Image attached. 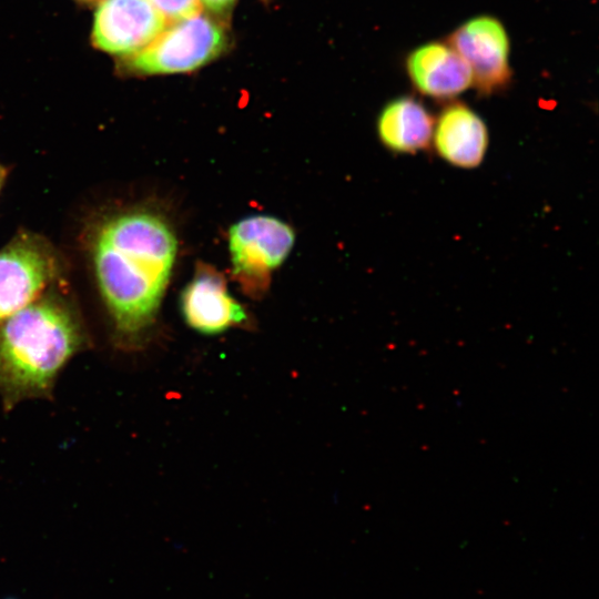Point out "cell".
Masks as SVG:
<instances>
[{
	"label": "cell",
	"mask_w": 599,
	"mask_h": 599,
	"mask_svg": "<svg viewBox=\"0 0 599 599\" xmlns=\"http://www.w3.org/2000/svg\"><path fill=\"white\" fill-rule=\"evenodd\" d=\"M236 0H201V3L204 4L211 12L215 14H226Z\"/></svg>",
	"instance_id": "13"
},
{
	"label": "cell",
	"mask_w": 599,
	"mask_h": 599,
	"mask_svg": "<svg viewBox=\"0 0 599 599\" xmlns=\"http://www.w3.org/2000/svg\"><path fill=\"white\" fill-rule=\"evenodd\" d=\"M7 174H8L7 169L2 164H0V191L6 181Z\"/></svg>",
	"instance_id": "14"
},
{
	"label": "cell",
	"mask_w": 599,
	"mask_h": 599,
	"mask_svg": "<svg viewBox=\"0 0 599 599\" xmlns=\"http://www.w3.org/2000/svg\"><path fill=\"white\" fill-rule=\"evenodd\" d=\"M434 124L433 116L418 100L404 95L383 108L377 119V133L388 150L414 153L429 145Z\"/></svg>",
	"instance_id": "11"
},
{
	"label": "cell",
	"mask_w": 599,
	"mask_h": 599,
	"mask_svg": "<svg viewBox=\"0 0 599 599\" xmlns=\"http://www.w3.org/2000/svg\"><path fill=\"white\" fill-rule=\"evenodd\" d=\"M87 344L82 322L64 296L49 288L0 323V395L4 408L49 397L60 369Z\"/></svg>",
	"instance_id": "2"
},
{
	"label": "cell",
	"mask_w": 599,
	"mask_h": 599,
	"mask_svg": "<svg viewBox=\"0 0 599 599\" xmlns=\"http://www.w3.org/2000/svg\"><path fill=\"white\" fill-rule=\"evenodd\" d=\"M405 67L414 88L434 99L454 98L471 85L469 68L448 42L432 41L415 48Z\"/></svg>",
	"instance_id": "9"
},
{
	"label": "cell",
	"mask_w": 599,
	"mask_h": 599,
	"mask_svg": "<svg viewBox=\"0 0 599 599\" xmlns=\"http://www.w3.org/2000/svg\"><path fill=\"white\" fill-rule=\"evenodd\" d=\"M469 68L471 84L481 94L506 89L511 80L510 42L504 24L491 16L474 17L447 39Z\"/></svg>",
	"instance_id": "6"
},
{
	"label": "cell",
	"mask_w": 599,
	"mask_h": 599,
	"mask_svg": "<svg viewBox=\"0 0 599 599\" xmlns=\"http://www.w3.org/2000/svg\"><path fill=\"white\" fill-rule=\"evenodd\" d=\"M81 1H91V0H81Z\"/></svg>",
	"instance_id": "16"
},
{
	"label": "cell",
	"mask_w": 599,
	"mask_h": 599,
	"mask_svg": "<svg viewBox=\"0 0 599 599\" xmlns=\"http://www.w3.org/2000/svg\"><path fill=\"white\" fill-rule=\"evenodd\" d=\"M3 599H18V598L13 596H8V597H4Z\"/></svg>",
	"instance_id": "15"
},
{
	"label": "cell",
	"mask_w": 599,
	"mask_h": 599,
	"mask_svg": "<svg viewBox=\"0 0 599 599\" xmlns=\"http://www.w3.org/2000/svg\"><path fill=\"white\" fill-rule=\"evenodd\" d=\"M433 139L441 159L458 167L473 169L485 156L488 130L471 108L454 102L440 112L434 124Z\"/></svg>",
	"instance_id": "10"
},
{
	"label": "cell",
	"mask_w": 599,
	"mask_h": 599,
	"mask_svg": "<svg viewBox=\"0 0 599 599\" xmlns=\"http://www.w3.org/2000/svg\"><path fill=\"white\" fill-rule=\"evenodd\" d=\"M295 242L293 229L270 215H252L233 224L229 250L234 278L252 297H261L271 273L288 256Z\"/></svg>",
	"instance_id": "4"
},
{
	"label": "cell",
	"mask_w": 599,
	"mask_h": 599,
	"mask_svg": "<svg viewBox=\"0 0 599 599\" xmlns=\"http://www.w3.org/2000/svg\"><path fill=\"white\" fill-rule=\"evenodd\" d=\"M91 254L114 335L121 346L135 348L156 321L176 255V238L160 215L125 211L97 226Z\"/></svg>",
	"instance_id": "1"
},
{
	"label": "cell",
	"mask_w": 599,
	"mask_h": 599,
	"mask_svg": "<svg viewBox=\"0 0 599 599\" xmlns=\"http://www.w3.org/2000/svg\"><path fill=\"white\" fill-rule=\"evenodd\" d=\"M166 24L195 16L202 11L201 0H148Z\"/></svg>",
	"instance_id": "12"
},
{
	"label": "cell",
	"mask_w": 599,
	"mask_h": 599,
	"mask_svg": "<svg viewBox=\"0 0 599 599\" xmlns=\"http://www.w3.org/2000/svg\"><path fill=\"white\" fill-rule=\"evenodd\" d=\"M182 317L204 335L221 334L247 322L244 307L229 293L225 278L212 266L200 264L180 297Z\"/></svg>",
	"instance_id": "8"
},
{
	"label": "cell",
	"mask_w": 599,
	"mask_h": 599,
	"mask_svg": "<svg viewBox=\"0 0 599 599\" xmlns=\"http://www.w3.org/2000/svg\"><path fill=\"white\" fill-rule=\"evenodd\" d=\"M227 44L224 27L200 12L166 24L146 47L122 62L128 72L135 74L191 72L220 57Z\"/></svg>",
	"instance_id": "3"
},
{
	"label": "cell",
	"mask_w": 599,
	"mask_h": 599,
	"mask_svg": "<svg viewBox=\"0 0 599 599\" xmlns=\"http://www.w3.org/2000/svg\"><path fill=\"white\" fill-rule=\"evenodd\" d=\"M165 26L148 0H103L94 14L92 42L125 58L146 47Z\"/></svg>",
	"instance_id": "7"
},
{
	"label": "cell",
	"mask_w": 599,
	"mask_h": 599,
	"mask_svg": "<svg viewBox=\"0 0 599 599\" xmlns=\"http://www.w3.org/2000/svg\"><path fill=\"white\" fill-rule=\"evenodd\" d=\"M60 266L58 252L45 237L18 232L0 250V323L54 284Z\"/></svg>",
	"instance_id": "5"
}]
</instances>
